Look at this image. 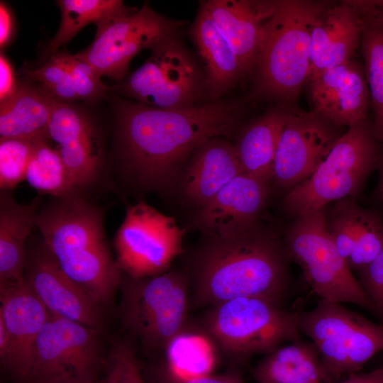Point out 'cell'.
<instances>
[{
    "mask_svg": "<svg viewBox=\"0 0 383 383\" xmlns=\"http://www.w3.org/2000/svg\"><path fill=\"white\" fill-rule=\"evenodd\" d=\"M359 272L362 288L376 311L383 313V246L374 259Z\"/></svg>",
    "mask_w": 383,
    "mask_h": 383,
    "instance_id": "d590c367",
    "label": "cell"
},
{
    "mask_svg": "<svg viewBox=\"0 0 383 383\" xmlns=\"http://www.w3.org/2000/svg\"><path fill=\"white\" fill-rule=\"evenodd\" d=\"M333 126L312 111H290L278 141L272 181L286 188L309 177L340 137Z\"/></svg>",
    "mask_w": 383,
    "mask_h": 383,
    "instance_id": "5bb4252c",
    "label": "cell"
},
{
    "mask_svg": "<svg viewBox=\"0 0 383 383\" xmlns=\"http://www.w3.org/2000/svg\"><path fill=\"white\" fill-rule=\"evenodd\" d=\"M52 96L21 85L0 106V139L48 140Z\"/></svg>",
    "mask_w": 383,
    "mask_h": 383,
    "instance_id": "4316f807",
    "label": "cell"
},
{
    "mask_svg": "<svg viewBox=\"0 0 383 383\" xmlns=\"http://www.w3.org/2000/svg\"><path fill=\"white\" fill-rule=\"evenodd\" d=\"M22 383H80V382L69 377L58 376V377L37 378V379H28Z\"/></svg>",
    "mask_w": 383,
    "mask_h": 383,
    "instance_id": "60d3db41",
    "label": "cell"
},
{
    "mask_svg": "<svg viewBox=\"0 0 383 383\" xmlns=\"http://www.w3.org/2000/svg\"><path fill=\"white\" fill-rule=\"evenodd\" d=\"M15 77L12 67L6 58L0 55V101L10 98L16 91Z\"/></svg>",
    "mask_w": 383,
    "mask_h": 383,
    "instance_id": "74e56055",
    "label": "cell"
},
{
    "mask_svg": "<svg viewBox=\"0 0 383 383\" xmlns=\"http://www.w3.org/2000/svg\"><path fill=\"white\" fill-rule=\"evenodd\" d=\"M72 77L79 100L95 101L104 96L106 87L101 76L86 61L75 55L57 52Z\"/></svg>",
    "mask_w": 383,
    "mask_h": 383,
    "instance_id": "836d02e7",
    "label": "cell"
},
{
    "mask_svg": "<svg viewBox=\"0 0 383 383\" xmlns=\"http://www.w3.org/2000/svg\"><path fill=\"white\" fill-rule=\"evenodd\" d=\"M299 330L316 348L328 383L357 372L383 350V326L340 303L321 299L311 311L300 313Z\"/></svg>",
    "mask_w": 383,
    "mask_h": 383,
    "instance_id": "ba28073f",
    "label": "cell"
},
{
    "mask_svg": "<svg viewBox=\"0 0 383 383\" xmlns=\"http://www.w3.org/2000/svg\"><path fill=\"white\" fill-rule=\"evenodd\" d=\"M119 316L123 326L151 350H167L184 330L189 275L184 270L122 278Z\"/></svg>",
    "mask_w": 383,
    "mask_h": 383,
    "instance_id": "5b68a950",
    "label": "cell"
},
{
    "mask_svg": "<svg viewBox=\"0 0 383 383\" xmlns=\"http://www.w3.org/2000/svg\"><path fill=\"white\" fill-rule=\"evenodd\" d=\"M38 200L26 205L15 201L8 190L0 197V284L23 279L27 255L25 242L37 213Z\"/></svg>",
    "mask_w": 383,
    "mask_h": 383,
    "instance_id": "484cf974",
    "label": "cell"
},
{
    "mask_svg": "<svg viewBox=\"0 0 383 383\" xmlns=\"http://www.w3.org/2000/svg\"><path fill=\"white\" fill-rule=\"evenodd\" d=\"M48 140L72 175L77 187L93 184L100 167L101 146L88 117L76 107L52 96Z\"/></svg>",
    "mask_w": 383,
    "mask_h": 383,
    "instance_id": "d6986e66",
    "label": "cell"
},
{
    "mask_svg": "<svg viewBox=\"0 0 383 383\" xmlns=\"http://www.w3.org/2000/svg\"><path fill=\"white\" fill-rule=\"evenodd\" d=\"M330 3L273 1L254 70L255 94L294 103L310 74L312 26Z\"/></svg>",
    "mask_w": 383,
    "mask_h": 383,
    "instance_id": "277c9868",
    "label": "cell"
},
{
    "mask_svg": "<svg viewBox=\"0 0 383 383\" xmlns=\"http://www.w3.org/2000/svg\"><path fill=\"white\" fill-rule=\"evenodd\" d=\"M9 338L6 328L2 319L0 318V359L2 362L6 355Z\"/></svg>",
    "mask_w": 383,
    "mask_h": 383,
    "instance_id": "b9f144b4",
    "label": "cell"
},
{
    "mask_svg": "<svg viewBox=\"0 0 383 383\" xmlns=\"http://www.w3.org/2000/svg\"><path fill=\"white\" fill-rule=\"evenodd\" d=\"M110 369L107 375L100 379H97L92 383H116L117 377V367L115 363L110 359Z\"/></svg>",
    "mask_w": 383,
    "mask_h": 383,
    "instance_id": "7bdbcfd3",
    "label": "cell"
},
{
    "mask_svg": "<svg viewBox=\"0 0 383 383\" xmlns=\"http://www.w3.org/2000/svg\"><path fill=\"white\" fill-rule=\"evenodd\" d=\"M363 28L358 1L330 3L312 26L309 79L354 59Z\"/></svg>",
    "mask_w": 383,
    "mask_h": 383,
    "instance_id": "ffe728a7",
    "label": "cell"
},
{
    "mask_svg": "<svg viewBox=\"0 0 383 383\" xmlns=\"http://www.w3.org/2000/svg\"><path fill=\"white\" fill-rule=\"evenodd\" d=\"M192 35L205 64L206 90L213 99H218L245 74L230 44L201 6Z\"/></svg>",
    "mask_w": 383,
    "mask_h": 383,
    "instance_id": "cb8c5ba5",
    "label": "cell"
},
{
    "mask_svg": "<svg viewBox=\"0 0 383 383\" xmlns=\"http://www.w3.org/2000/svg\"><path fill=\"white\" fill-rule=\"evenodd\" d=\"M150 50L145 62L121 85L122 91L140 104L160 109L196 106L206 83L174 35Z\"/></svg>",
    "mask_w": 383,
    "mask_h": 383,
    "instance_id": "8fae6325",
    "label": "cell"
},
{
    "mask_svg": "<svg viewBox=\"0 0 383 383\" xmlns=\"http://www.w3.org/2000/svg\"><path fill=\"white\" fill-rule=\"evenodd\" d=\"M244 173L234 145L221 137L202 143L184 165L174 190L185 204L199 209L225 185Z\"/></svg>",
    "mask_w": 383,
    "mask_h": 383,
    "instance_id": "44dd1931",
    "label": "cell"
},
{
    "mask_svg": "<svg viewBox=\"0 0 383 383\" xmlns=\"http://www.w3.org/2000/svg\"><path fill=\"white\" fill-rule=\"evenodd\" d=\"M0 318L6 328L9 345L1 362L23 382L30 376L35 345L50 313L26 281L0 284Z\"/></svg>",
    "mask_w": 383,
    "mask_h": 383,
    "instance_id": "2e32d148",
    "label": "cell"
},
{
    "mask_svg": "<svg viewBox=\"0 0 383 383\" xmlns=\"http://www.w3.org/2000/svg\"><path fill=\"white\" fill-rule=\"evenodd\" d=\"M377 193L379 197L383 201V158L380 166L379 182L377 184Z\"/></svg>",
    "mask_w": 383,
    "mask_h": 383,
    "instance_id": "f6af8a7d",
    "label": "cell"
},
{
    "mask_svg": "<svg viewBox=\"0 0 383 383\" xmlns=\"http://www.w3.org/2000/svg\"><path fill=\"white\" fill-rule=\"evenodd\" d=\"M201 6L230 44L244 74L255 70L273 1L209 0Z\"/></svg>",
    "mask_w": 383,
    "mask_h": 383,
    "instance_id": "7402d4cb",
    "label": "cell"
},
{
    "mask_svg": "<svg viewBox=\"0 0 383 383\" xmlns=\"http://www.w3.org/2000/svg\"><path fill=\"white\" fill-rule=\"evenodd\" d=\"M312 112L336 126L366 121L370 94L361 63L353 59L310 77L306 84Z\"/></svg>",
    "mask_w": 383,
    "mask_h": 383,
    "instance_id": "e0dca14e",
    "label": "cell"
},
{
    "mask_svg": "<svg viewBox=\"0 0 383 383\" xmlns=\"http://www.w3.org/2000/svg\"><path fill=\"white\" fill-rule=\"evenodd\" d=\"M25 180L38 192L56 198L74 195L79 190L60 155L45 139L35 140Z\"/></svg>",
    "mask_w": 383,
    "mask_h": 383,
    "instance_id": "4dcf8cb0",
    "label": "cell"
},
{
    "mask_svg": "<svg viewBox=\"0 0 383 383\" xmlns=\"http://www.w3.org/2000/svg\"><path fill=\"white\" fill-rule=\"evenodd\" d=\"M125 170L147 191H174L179 174L204 141L230 138L240 121L236 105L216 100L202 106L165 109L123 101L116 111Z\"/></svg>",
    "mask_w": 383,
    "mask_h": 383,
    "instance_id": "6da1fadb",
    "label": "cell"
},
{
    "mask_svg": "<svg viewBox=\"0 0 383 383\" xmlns=\"http://www.w3.org/2000/svg\"><path fill=\"white\" fill-rule=\"evenodd\" d=\"M170 383H244L235 374H203L194 377H182L173 372H170Z\"/></svg>",
    "mask_w": 383,
    "mask_h": 383,
    "instance_id": "8d00e7d4",
    "label": "cell"
},
{
    "mask_svg": "<svg viewBox=\"0 0 383 383\" xmlns=\"http://www.w3.org/2000/svg\"><path fill=\"white\" fill-rule=\"evenodd\" d=\"M23 276L49 313L101 331L104 307L70 278L43 244L27 255Z\"/></svg>",
    "mask_w": 383,
    "mask_h": 383,
    "instance_id": "9a60e30c",
    "label": "cell"
},
{
    "mask_svg": "<svg viewBox=\"0 0 383 383\" xmlns=\"http://www.w3.org/2000/svg\"><path fill=\"white\" fill-rule=\"evenodd\" d=\"M100 332L50 313L37 338L27 379L65 376L80 383L95 382L103 364Z\"/></svg>",
    "mask_w": 383,
    "mask_h": 383,
    "instance_id": "4fadbf2b",
    "label": "cell"
},
{
    "mask_svg": "<svg viewBox=\"0 0 383 383\" xmlns=\"http://www.w3.org/2000/svg\"><path fill=\"white\" fill-rule=\"evenodd\" d=\"M35 225L62 270L103 307L109 306L122 271L109 250L99 209L78 193L57 198L37 213Z\"/></svg>",
    "mask_w": 383,
    "mask_h": 383,
    "instance_id": "3957f363",
    "label": "cell"
},
{
    "mask_svg": "<svg viewBox=\"0 0 383 383\" xmlns=\"http://www.w3.org/2000/svg\"><path fill=\"white\" fill-rule=\"evenodd\" d=\"M35 140L0 139V187L1 190L14 188L25 179Z\"/></svg>",
    "mask_w": 383,
    "mask_h": 383,
    "instance_id": "1f68e13d",
    "label": "cell"
},
{
    "mask_svg": "<svg viewBox=\"0 0 383 383\" xmlns=\"http://www.w3.org/2000/svg\"><path fill=\"white\" fill-rule=\"evenodd\" d=\"M289 113L284 109L271 110L241 130L234 147L244 173L272 181L278 141Z\"/></svg>",
    "mask_w": 383,
    "mask_h": 383,
    "instance_id": "d4e9b609",
    "label": "cell"
},
{
    "mask_svg": "<svg viewBox=\"0 0 383 383\" xmlns=\"http://www.w3.org/2000/svg\"><path fill=\"white\" fill-rule=\"evenodd\" d=\"M286 255L277 235L259 221L229 237L205 235L192 258L195 304L212 306L249 296L279 304Z\"/></svg>",
    "mask_w": 383,
    "mask_h": 383,
    "instance_id": "7a4b0ae2",
    "label": "cell"
},
{
    "mask_svg": "<svg viewBox=\"0 0 383 383\" xmlns=\"http://www.w3.org/2000/svg\"><path fill=\"white\" fill-rule=\"evenodd\" d=\"M186 230L143 201L128 205L114 240L119 268L134 279L167 272L183 252Z\"/></svg>",
    "mask_w": 383,
    "mask_h": 383,
    "instance_id": "30bf717a",
    "label": "cell"
},
{
    "mask_svg": "<svg viewBox=\"0 0 383 383\" xmlns=\"http://www.w3.org/2000/svg\"><path fill=\"white\" fill-rule=\"evenodd\" d=\"M286 243L287 255L300 266L307 284L321 299L376 311L339 254L323 209L296 218L287 232Z\"/></svg>",
    "mask_w": 383,
    "mask_h": 383,
    "instance_id": "9c48e42d",
    "label": "cell"
},
{
    "mask_svg": "<svg viewBox=\"0 0 383 383\" xmlns=\"http://www.w3.org/2000/svg\"><path fill=\"white\" fill-rule=\"evenodd\" d=\"M341 383H383V367L367 373L349 374Z\"/></svg>",
    "mask_w": 383,
    "mask_h": 383,
    "instance_id": "ab89813d",
    "label": "cell"
},
{
    "mask_svg": "<svg viewBox=\"0 0 383 383\" xmlns=\"http://www.w3.org/2000/svg\"><path fill=\"white\" fill-rule=\"evenodd\" d=\"M258 383H321L326 376L313 343L292 342L266 354L255 367Z\"/></svg>",
    "mask_w": 383,
    "mask_h": 383,
    "instance_id": "83f0119b",
    "label": "cell"
},
{
    "mask_svg": "<svg viewBox=\"0 0 383 383\" xmlns=\"http://www.w3.org/2000/svg\"><path fill=\"white\" fill-rule=\"evenodd\" d=\"M270 184L242 173L225 185L207 204L196 209L191 226L204 235L229 237L259 221Z\"/></svg>",
    "mask_w": 383,
    "mask_h": 383,
    "instance_id": "ac0fdd59",
    "label": "cell"
},
{
    "mask_svg": "<svg viewBox=\"0 0 383 383\" xmlns=\"http://www.w3.org/2000/svg\"><path fill=\"white\" fill-rule=\"evenodd\" d=\"M62 20L59 29L43 54L48 57L67 43L84 26L113 16L128 15L131 9L120 0H60Z\"/></svg>",
    "mask_w": 383,
    "mask_h": 383,
    "instance_id": "f546056e",
    "label": "cell"
},
{
    "mask_svg": "<svg viewBox=\"0 0 383 383\" xmlns=\"http://www.w3.org/2000/svg\"><path fill=\"white\" fill-rule=\"evenodd\" d=\"M377 142L367 120L349 127L313 173L286 195L284 209L297 218L355 196L376 165Z\"/></svg>",
    "mask_w": 383,
    "mask_h": 383,
    "instance_id": "8992f818",
    "label": "cell"
},
{
    "mask_svg": "<svg viewBox=\"0 0 383 383\" xmlns=\"http://www.w3.org/2000/svg\"><path fill=\"white\" fill-rule=\"evenodd\" d=\"M110 359L117 367L116 383H145L132 348L126 342L116 343Z\"/></svg>",
    "mask_w": 383,
    "mask_h": 383,
    "instance_id": "e575fe53",
    "label": "cell"
},
{
    "mask_svg": "<svg viewBox=\"0 0 383 383\" xmlns=\"http://www.w3.org/2000/svg\"><path fill=\"white\" fill-rule=\"evenodd\" d=\"M370 4L374 15L383 24V0L370 1Z\"/></svg>",
    "mask_w": 383,
    "mask_h": 383,
    "instance_id": "ee69618b",
    "label": "cell"
},
{
    "mask_svg": "<svg viewBox=\"0 0 383 383\" xmlns=\"http://www.w3.org/2000/svg\"><path fill=\"white\" fill-rule=\"evenodd\" d=\"M13 22L11 15L6 6L0 4V45L4 47L9 41L12 33Z\"/></svg>",
    "mask_w": 383,
    "mask_h": 383,
    "instance_id": "f35d334b",
    "label": "cell"
},
{
    "mask_svg": "<svg viewBox=\"0 0 383 383\" xmlns=\"http://www.w3.org/2000/svg\"><path fill=\"white\" fill-rule=\"evenodd\" d=\"M364 16L360 49L373 111L372 130L383 143V24L374 15L370 1H358Z\"/></svg>",
    "mask_w": 383,
    "mask_h": 383,
    "instance_id": "f1b7e54d",
    "label": "cell"
},
{
    "mask_svg": "<svg viewBox=\"0 0 383 383\" xmlns=\"http://www.w3.org/2000/svg\"><path fill=\"white\" fill-rule=\"evenodd\" d=\"M299 317L270 299L241 296L211 306L204 326L223 351L242 359L299 340Z\"/></svg>",
    "mask_w": 383,
    "mask_h": 383,
    "instance_id": "52a82bcc",
    "label": "cell"
},
{
    "mask_svg": "<svg viewBox=\"0 0 383 383\" xmlns=\"http://www.w3.org/2000/svg\"><path fill=\"white\" fill-rule=\"evenodd\" d=\"M25 72L32 79L42 83L56 99L63 102L79 100L70 72L57 53H53L40 68L26 70Z\"/></svg>",
    "mask_w": 383,
    "mask_h": 383,
    "instance_id": "d6a6232c",
    "label": "cell"
},
{
    "mask_svg": "<svg viewBox=\"0 0 383 383\" xmlns=\"http://www.w3.org/2000/svg\"><path fill=\"white\" fill-rule=\"evenodd\" d=\"M336 248L350 270L360 272L383 246V221L372 211L363 209L350 197L336 201L326 216Z\"/></svg>",
    "mask_w": 383,
    "mask_h": 383,
    "instance_id": "603a6c76",
    "label": "cell"
},
{
    "mask_svg": "<svg viewBox=\"0 0 383 383\" xmlns=\"http://www.w3.org/2000/svg\"><path fill=\"white\" fill-rule=\"evenodd\" d=\"M184 23L167 18L145 4L130 14L97 23L93 42L77 55L101 77L121 81L127 74L131 60L140 50L150 49L162 39L174 35Z\"/></svg>",
    "mask_w": 383,
    "mask_h": 383,
    "instance_id": "7c38bea8",
    "label": "cell"
}]
</instances>
